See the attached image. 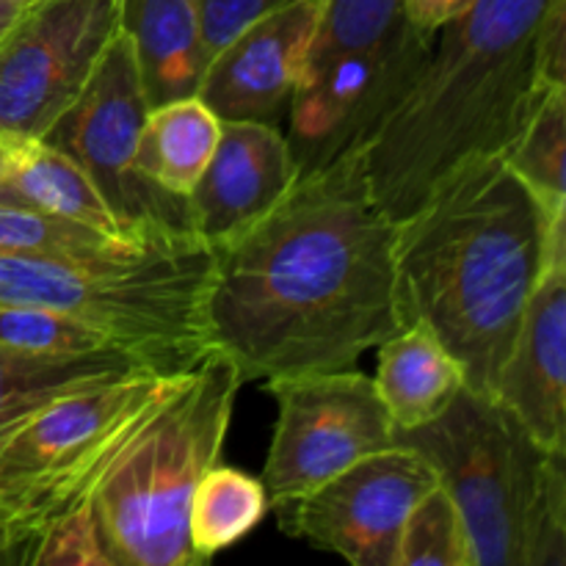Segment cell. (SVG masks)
I'll return each mask as SVG.
<instances>
[{
	"label": "cell",
	"mask_w": 566,
	"mask_h": 566,
	"mask_svg": "<svg viewBox=\"0 0 566 566\" xmlns=\"http://www.w3.org/2000/svg\"><path fill=\"white\" fill-rule=\"evenodd\" d=\"M396 241L363 147L302 171L263 219L213 249L210 346L243 385L354 368L401 329Z\"/></svg>",
	"instance_id": "obj_1"
},
{
	"label": "cell",
	"mask_w": 566,
	"mask_h": 566,
	"mask_svg": "<svg viewBox=\"0 0 566 566\" xmlns=\"http://www.w3.org/2000/svg\"><path fill=\"white\" fill-rule=\"evenodd\" d=\"M562 254L566 213H547L503 155L470 158L398 221V318L429 326L464 387L492 398L531 291Z\"/></svg>",
	"instance_id": "obj_2"
},
{
	"label": "cell",
	"mask_w": 566,
	"mask_h": 566,
	"mask_svg": "<svg viewBox=\"0 0 566 566\" xmlns=\"http://www.w3.org/2000/svg\"><path fill=\"white\" fill-rule=\"evenodd\" d=\"M553 0H473L437 31L420 75L365 144L379 208L407 219L459 164L503 155L551 88L539 31Z\"/></svg>",
	"instance_id": "obj_3"
},
{
	"label": "cell",
	"mask_w": 566,
	"mask_h": 566,
	"mask_svg": "<svg viewBox=\"0 0 566 566\" xmlns=\"http://www.w3.org/2000/svg\"><path fill=\"white\" fill-rule=\"evenodd\" d=\"M468 525L473 566H566V451L542 448L495 398L462 387L446 412L396 429Z\"/></svg>",
	"instance_id": "obj_4"
},
{
	"label": "cell",
	"mask_w": 566,
	"mask_h": 566,
	"mask_svg": "<svg viewBox=\"0 0 566 566\" xmlns=\"http://www.w3.org/2000/svg\"><path fill=\"white\" fill-rule=\"evenodd\" d=\"M210 274L213 249L193 238L111 258L0 254V307L72 315L119 337L160 374H186L213 352Z\"/></svg>",
	"instance_id": "obj_5"
},
{
	"label": "cell",
	"mask_w": 566,
	"mask_h": 566,
	"mask_svg": "<svg viewBox=\"0 0 566 566\" xmlns=\"http://www.w3.org/2000/svg\"><path fill=\"white\" fill-rule=\"evenodd\" d=\"M241 376L210 352L186 385L116 457L92 495L111 566H197L188 509L199 479L219 464Z\"/></svg>",
	"instance_id": "obj_6"
},
{
	"label": "cell",
	"mask_w": 566,
	"mask_h": 566,
	"mask_svg": "<svg viewBox=\"0 0 566 566\" xmlns=\"http://www.w3.org/2000/svg\"><path fill=\"white\" fill-rule=\"evenodd\" d=\"M186 374H142L88 387L22 423L0 446V564H28L39 536L92 501L133 437L186 385Z\"/></svg>",
	"instance_id": "obj_7"
},
{
	"label": "cell",
	"mask_w": 566,
	"mask_h": 566,
	"mask_svg": "<svg viewBox=\"0 0 566 566\" xmlns=\"http://www.w3.org/2000/svg\"><path fill=\"white\" fill-rule=\"evenodd\" d=\"M149 111L136 44L116 31L81 97L44 133L97 186L116 219L147 241L191 238L186 199L160 191L136 171V147Z\"/></svg>",
	"instance_id": "obj_8"
},
{
	"label": "cell",
	"mask_w": 566,
	"mask_h": 566,
	"mask_svg": "<svg viewBox=\"0 0 566 566\" xmlns=\"http://www.w3.org/2000/svg\"><path fill=\"white\" fill-rule=\"evenodd\" d=\"M276 418L263 486L269 506L298 501L352 464L396 446V423L374 376L354 368L269 381Z\"/></svg>",
	"instance_id": "obj_9"
},
{
	"label": "cell",
	"mask_w": 566,
	"mask_h": 566,
	"mask_svg": "<svg viewBox=\"0 0 566 566\" xmlns=\"http://www.w3.org/2000/svg\"><path fill=\"white\" fill-rule=\"evenodd\" d=\"M119 31V0H33L0 42V136L42 138Z\"/></svg>",
	"instance_id": "obj_10"
},
{
	"label": "cell",
	"mask_w": 566,
	"mask_h": 566,
	"mask_svg": "<svg viewBox=\"0 0 566 566\" xmlns=\"http://www.w3.org/2000/svg\"><path fill=\"white\" fill-rule=\"evenodd\" d=\"M437 484V470L415 448L392 446L276 512L287 534L318 551L354 566H398L403 520Z\"/></svg>",
	"instance_id": "obj_11"
},
{
	"label": "cell",
	"mask_w": 566,
	"mask_h": 566,
	"mask_svg": "<svg viewBox=\"0 0 566 566\" xmlns=\"http://www.w3.org/2000/svg\"><path fill=\"white\" fill-rule=\"evenodd\" d=\"M326 0H293L249 22L205 64L197 97L221 122H265L285 130Z\"/></svg>",
	"instance_id": "obj_12"
},
{
	"label": "cell",
	"mask_w": 566,
	"mask_h": 566,
	"mask_svg": "<svg viewBox=\"0 0 566 566\" xmlns=\"http://www.w3.org/2000/svg\"><path fill=\"white\" fill-rule=\"evenodd\" d=\"M298 166L282 127L221 122V136L186 197L188 232L219 249L263 219L296 182Z\"/></svg>",
	"instance_id": "obj_13"
},
{
	"label": "cell",
	"mask_w": 566,
	"mask_h": 566,
	"mask_svg": "<svg viewBox=\"0 0 566 566\" xmlns=\"http://www.w3.org/2000/svg\"><path fill=\"white\" fill-rule=\"evenodd\" d=\"M492 398L542 448L566 451V254L531 291Z\"/></svg>",
	"instance_id": "obj_14"
},
{
	"label": "cell",
	"mask_w": 566,
	"mask_h": 566,
	"mask_svg": "<svg viewBox=\"0 0 566 566\" xmlns=\"http://www.w3.org/2000/svg\"><path fill=\"white\" fill-rule=\"evenodd\" d=\"M0 158H3L0 191L6 202L31 205L44 213L64 216V219L88 224L138 247L160 243L138 238L136 232L127 230L97 191L92 177L64 149L53 147L44 138L0 136ZM169 241H177V238H169Z\"/></svg>",
	"instance_id": "obj_15"
},
{
	"label": "cell",
	"mask_w": 566,
	"mask_h": 566,
	"mask_svg": "<svg viewBox=\"0 0 566 566\" xmlns=\"http://www.w3.org/2000/svg\"><path fill=\"white\" fill-rule=\"evenodd\" d=\"M142 374L160 370L130 352L59 357L0 346V446L55 398Z\"/></svg>",
	"instance_id": "obj_16"
},
{
	"label": "cell",
	"mask_w": 566,
	"mask_h": 566,
	"mask_svg": "<svg viewBox=\"0 0 566 566\" xmlns=\"http://www.w3.org/2000/svg\"><path fill=\"white\" fill-rule=\"evenodd\" d=\"M149 105L197 94L202 77V0H119Z\"/></svg>",
	"instance_id": "obj_17"
},
{
	"label": "cell",
	"mask_w": 566,
	"mask_h": 566,
	"mask_svg": "<svg viewBox=\"0 0 566 566\" xmlns=\"http://www.w3.org/2000/svg\"><path fill=\"white\" fill-rule=\"evenodd\" d=\"M374 381L396 429H415L437 415L464 387L459 359L426 324H407L379 343Z\"/></svg>",
	"instance_id": "obj_18"
},
{
	"label": "cell",
	"mask_w": 566,
	"mask_h": 566,
	"mask_svg": "<svg viewBox=\"0 0 566 566\" xmlns=\"http://www.w3.org/2000/svg\"><path fill=\"white\" fill-rule=\"evenodd\" d=\"M219 136L221 119L197 94L149 105L138 136L136 171L160 191L186 199Z\"/></svg>",
	"instance_id": "obj_19"
},
{
	"label": "cell",
	"mask_w": 566,
	"mask_h": 566,
	"mask_svg": "<svg viewBox=\"0 0 566 566\" xmlns=\"http://www.w3.org/2000/svg\"><path fill=\"white\" fill-rule=\"evenodd\" d=\"M269 509L263 481L235 468L213 464L199 479L188 509V539L199 562H210L216 553L243 539Z\"/></svg>",
	"instance_id": "obj_20"
},
{
	"label": "cell",
	"mask_w": 566,
	"mask_h": 566,
	"mask_svg": "<svg viewBox=\"0 0 566 566\" xmlns=\"http://www.w3.org/2000/svg\"><path fill=\"white\" fill-rule=\"evenodd\" d=\"M180 241V238H177ZM166 243V241H160ZM155 247V243H149ZM138 243L99 232L88 224L44 213L22 202H0V254H70V258H111L142 252Z\"/></svg>",
	"instance_id": "obj_21"
},
{
	"label": "cell",
	"mask_w": 566,
	"mask_h": 566,
	"mask_svg": "<svg viewBox=\"0 0 566 566\" xmlns=\"http://www.w3.org/2000/svg\"><path fill=\"white\" fill-rule=\"evenodd\" d=\"M503 158L539 197L547 213H566V88L542 99Z\"/></svg>",
	"instance_id": "obj_22"
},
{
	"label": "cell",
	"mask_w": 566,
	"mask_h": 566,
	"mask_svg": "<svg viewBox=\"0 0 566 566\" xmlns=\"http://www.w3.org/2000/svg\"><path fill=\"white\" fill-rule=\"evenodd\" d=\"M409 28L401 0H326L304 77L354 50L390 42Z\"/></svg>",
	"instance_id": "obj_23"
},
{
	"label": "cell",
	"mask_w": 566,
	"mask_h": 566,
	"mask_svg": "<svg viewBox=\"0 0 566 566\" xmlns=\"http://www.w3.org/2000/svg\"><path fill=\"white\" fill-rule=\"evenodd\" d=\"M0 346L28 354H59V357H81V354L99 352L136 354L127 343L99 326L36 307H0Z\"/></svg>",
	"instance_id": "obj_24"
},
{
	"label": "cell",
	"mask_w": 566,
	"mask_h": 566,
	"mask_svg": "<svg viewBox=\"0 0 566 566\" xmlns=\"http://www.w3.org/2000/svg\"><path fill=\"white\" fill-rule=\"evenodd\" d=\"M398 566H473L468 525L442 484L426 492L403 520Z\"/></svg>",
	"instance_id": "obj_25"
},
{
	"label": "cell",
	"mask_w": 566,
	"mask_h": 566,
	"mask_svg": "<svg viewBox=\"0 0 566 566\" xmlns=\"http://www.w3.org/2000/svg\"><path fill=\"white\" fill-rule=\"evenodd\" d=\"M28 566H111L99 542L92 503L50 525L33 545Z\"/></svg>",
	"instance_id": "obj_26"
},
{
	"label": "cell",
	"mask_w": 566,
	"mask_h": 566,
	"mask_svg": "<svg viewBox=\"0 0 566 566\" xmlns=\"http://www.w3.org/2000/svg\"><path fill=\"white\" fill-rule=\"evenodd\" d=\"M293 0H202V64H208L249 22Z\"/></svg>",
	"instance_id": "obj_27"
},
{
	"label": "cell",
	"mask_w": 566,
	"mask_h": 566,
	"mask_svg": "<svg viewBox=\"0 0 566 566\" xmlns=\"http://www.w3.org/2000/svg\"><path fill=\"white\" fill-rule=\"evenodd\" d=\"M403 14L412 25L423 28V31H440L451 20L470 9L473 0H401Z\"/></svg>",
	"instance_id": "obj_28"
},
{
	"label": "cell",
	"mask_w": 566,
	"mask_h": 566,
	"mask_svg": "<svg viewBox=\"0 0 566 566\" xmlns=\"http://www.w3.org/2000/svg\"><path fill=\"white\" fill-rule=\"evenodd\" d=\"M31 3L33 0H0V42H3L6 33L17 25L22 11H25Z\"/></svg>",
	"instance_id": "obj_29"
},
{
	"label": "cell",
	"mask_w": 566,
	"mask_h": 566,
	"mask_svg": "<svg viewBox=\"0 0 566 566\" xmlns=\"http://www.w3.org/2000/svg\"><path fill=\"white\" fill-rule=\"evenodd\" d=\"M0 166H3V158H0ZM0 202H6V197H3V191H0Z\"/></svg>",
	"instance_id": "obj_30"
}]
</instances>
